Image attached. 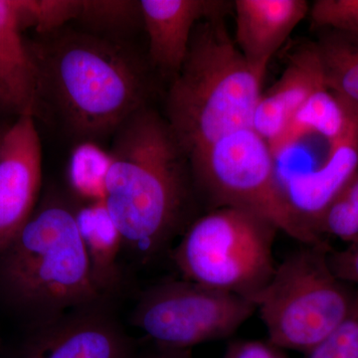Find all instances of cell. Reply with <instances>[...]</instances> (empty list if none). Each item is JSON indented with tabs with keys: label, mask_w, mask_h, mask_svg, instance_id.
Instances as JSON below:
<instances>
[{
	"label": "cell",
	"mask_w": 358,
	"mask_h": 358,
	"mask_svg": "<svg viewBox=\"0 0 358 358\" xmlns=\"http://www.w3.org/2000/svg\"><path fill=\"white\" fill-rule=\"evenodd\" d=\"M47 36L30 46L38 71L36 115L48 110L71 138L95 143L147 107L145 67L126 47L94 33Z\"/></svg>",
	"instance_id": "cell-1"
},
{
	"label": "cell",
	"mask_w": 358,
	"mask_h": 358,
	"mask_svg": "<svg viewBox=\"0 0 358 358\" xmlns=\"http://www.w3.org/2000/svg\"><path fill=\"white\" fill-rule=\"evenodd\" d=\"M109 155L103 202L124 246L150 258L179 222L188 160L166 119L148 107L117 129Z\"/></svg>",
	"instance_id": "cell-2"
},
{
	"label": "cell",
	"mask_w": 358,
	"mask_h": 358,
	"mask_svg": "<svg viewBox=\"0 0 358 358\" xmlns=\"http://www.w3.org/2000/svg\"><path fill=\"white\" fill-rule=\"evenodd\" d=\"M224 17L199 22L166 98V121L188 162L239 129L252 128L265 74L231 38Z\"/></svg>",
	"instance_id": "cell-3"
},
{
	"label": "cell",
	"mask_w": 358,
	"mask_h": 358,
	"mask_svg": "<svg viewBox=\"0 0 358 358\" xmlns=\"http://www.w3.org/2000/svg\"><path fill=\"white\" fill-rule=\"evenodd\" d=\"M0 292L29 320L30 329L103 300L75 211L59 201L44 203L0 253Z\"/></svg>",
	"instance_id": "cell-4"
},
{
	"label": "cell",
	"mask_w": 358,
	"mask_h": 358,
	"mask_svg": "<svg viewBox=\"0 0 358 358\" xmlns=\"http://www.w3.org/2000/svg\"><path fill=\"white\" fill-rule=\"evenodd\" d=\"M329 251L324 243L291 254L254 300L275 348L308 353L357 307V289L334 275Z\"/></svg>",
	"instance_id": "cell-5"
},
{
	"label": "cell",
	"mask_w": 358,
	"mask_h": 358,
	"mask_svg": "<svg viewBox=\"0 0 358 358\" xmlns=\"http://www.w3.org/2000/svg\"><path fill=\"white\" fill-rule=\"evenodd\" d=\"M277 231L252 212L217 207L188 228L174 250V263L185 280L254 303L277 267Z\"/></svg>",
	"instance_id": "cell-6"
},
{
	"label": "cell",
	"mask_w": 358,
	"mask_h": 358,
	"mask_svg": "<svg viewBox=\"0 0 358 358\" xmlns=\"http://www.w3.org/2000/svg\"><path fill=\"white\" fill-rule=\"evenodd\" d=\"M275 160L268 143L246 128L223 136L189 164L197 183L218 207L252 212L301 244H324L292 209Z\"/></svg>",
	"instance_id": "cell-7"
},
{
	"label": "cell",
	"mask_w": 358,
	"mask_h": 358,
	"mask_svg": "<svg viewBox=\"0 0 358 358\" xmlns=\"http://www.w3.org/2000/svg\"><path fill=\"white\" fill-rule=\"evenodd\" d=\"M257 310L253 301L182 280L159 282L143 292L131 324L155 346L189 350L232 336Z\"/></svg>",
	"instance_id": "cell-8"
},
{
	"label": "cell",
	"mask_w": 358,
	"mask_h": 358,
	"mask_svg": "<svg viewBox=\"0 0 358 358\" xmlns=\"http://www.w3.org/2000/svg\"><path fill=\"white\" fill-rule=\"evenodd\" d=\"M110 300L30 329L17 358H136V343L113 312Z\"/></svg>",
	"instance_id": "cell-9"
},
{
	"label": "cell",
	"mask_w": 358,
	"mask_h": 358,
	"mask_svg": "<svg viewBox=\"0 0 358 358\" xmlns=\"http://www.w3.org/2000/svg\"><path fill=\"white\" fill-rule=\"evenodd\" d=\"M42 148L35 117L21 115L0 148V253L34 212L41 185Z\"/></svg>",
	"instance_id": "cell-10"
},
{
	"label": "cell",
	"mask_w": 358,
	"mask_h": 358,
	"mask_svg": "<svg viewBox=\"0 0 358 358\" xmlns=\"http://www.w3.org/2000/svg\"><path fill=\"white\" fill-rule=\"evenodd\" d=\"M350 107L348 127L329 143V155L322 166L278 176L292 209L315 234L320 215L358 173V109Z\"/></svg>",
	"instance_id": "cell-11"
},
{
	"label": "cell",
	"mask_w": 358,
	"mask_h": 358,
	"mask_svg": "<svg viewBox=\"0 0 358 358\" xmlns=\"http://www.w3.org/2000/svg\"><path fill=\"white\" fill-rule=\"evenodd\" d=\"M150 62L173 75L180 70L199 22L225 17L233 2L222 0H141Z\"/></svg>",
	"instance_id": "cell-12"
},
{
	"label": "cell",
	"mask_w": 358,
	"mask_h": 358,
	"mask_svg": "<svg viewBox=\"0 0 358 358\" xmlns=\"http://www.w3.org/2000/svg\"><path fill=\"white\" fill-rule=\"evenodd\" d=\"M326 88L324 70L315 43L303 45L289 58L279 81L261 96L252 128L270 148L281 138L303 103Z\"/></svg>",
	"instance_id": "cell-13"
},
{
	"label": "cell",
	"mask_w": 358,
	"mask_h": 358,
	"mask_svg": "<svg viewBox=\"0 0 358 358\" xmlns=\"http://www.w3.org/2000/svg\"><path fill=\"white\" fill-rule=\"evenodd\" d=\"M233 11L238 49L254 69L265 74L275 52L310 13V6L305 0H236Z\"/></svg>",
	"instance_id": "cell-14"
},
{
	"label": "cell",
	"mask_w": 358,
	"mask_h": 358,
	"mask_svg": "<svg viewBox=\"0 0 358 358\" xmlns=\"http://www.w3.org/2000/svg\"><path fill=\"white\" fill-rule=\"evenodd\" d=\"M21 32L16 0H0V113L35 117L38 71Z\"/></svg>",
	"instance_id": "cell-15"
},
{
	"label": "cell",
	"mask_w": 358,
	"mask_h": 358,
	"mask_svg": "<svg viewBox=\"0 0 358 358\" xmlns=\"http://www.w3.org/2000/svg\"><path fill=\"white\" fill-rule=\"evenodd\" d=\"M75 215L96 284L113 298L122 285V272L117 262L124 246L121 234L103 200L78 209Z\"/></svg>",
	"instance_id": "cell-16"
},
{
	"label": "cell",
	"mask_w": 358,
	"mask_h": 358,
	"mask_svg": "<svg viewBox=\"0 0 358 358\" xmlns=\"http://www.w3.org/2000/svg\"><path fill=\"white\" fill-rule=\"evenodd\" d=\"M350 106L329 89H322L303 103L289 122L288 128L272 147L274 159L284 154L306 136L320 134L331 143L338 138L350 119Z\"/></svg>",
	"instance_id": "cell-17"
},
{
	"label": "cell",
	"mask_w": 358,
	"mask_h": 358,
	"mask_svg": "<svg viewBox=\"0 0 358 358\" xmlns=\"http://www.w3.org/2000/svg\"><path fill=\"white\" fill-rule=\"evenodd\" d=\"M315 45L327 88L358 109V37L329 30Z\"/></svg>",
	"instance_id": "cell-18"
},
{
	"label": "cell",
	"mask_w": 358,
	"mask_h": 358,
	"mask_svg": "<svg viewBox=\"0 0 358 358\" xmlns=\"http://www.w3.org/2000/svg\"><path fill=\"white\" fill-rule=\"evenodd\" d=\"M110 166L109 152L92 141L78 143L71 155L68 178L71 187L91 202L103 201Z\"/></svg>",
	"instance_id": "cell-19"
},
{
	"label": "cell",
	"mask_w": 358,
	"mask_h": 358,
	"mask_svg": "<svg viewBox=\"0 0 358 358\" xmlns=\"http://www.w3.org/2000/svg\"><path fill=\"white\" fill-rule=\"evenodd\" d=\"M77 20L95 32L117 34L143 24L141 2L134 0H81Z\"/></svg>",
	"instance_id": "cell-20"
},
{
	"label": "cell",
	"mask_w": 358,
	"mask_h": 358,
	"mask_svg": "<svg viewBox=\"0 0 358 358\" xmlns=\"http://www.w3.org/2000/svg\"><path fill=\"white\" fill-rule=\"evenodd\" d=\"M315 232L350 243L358 241V173L320 215Z\"/></svg>",
	"instance_id": "cell-21"
},
{
	"label": "cell",
	"mask_w": 358,
	"mask_h": 358,
	"mask_svg": "<svg viewBox=\"0 0 358 358\" xmlns=\"http://www.w3.org/2000/svg\"><path fill=\"white\" fill-rule=\"evenodd\" d=\"M21 28L34 27L40 34L58 31L77 20L81 0H16Z\"/></svg>",
	"instance_id": "cell-22"
},
{
	"label": "cell",
	"mask_w": 358,
	"mask_h": 358,
	"mask_svg": "<svg viewBox=\"0 0 358 358\" xmlns=\"http://www.w3.org/2000/svg\"><path fill=\"white\" fill-rule=\"evenodd\" d=\"M308 13L317 28L358 37V0H317Z\"/></svg>",
	"instance_id": "cell-23"
},
{
	"label": "cell",
	"mask_w": 358,
	"mask_h": 358,
	"mask_svg": "<svg viewBox=\"0 0 358 358\" xmlns=\"http://www.w3.org/2000/svg\"><path fill=\"white\" fill-rule=\"evenodd\" d=\"M307 355V358H358V305L338 329Z\"/></svg>",
	"instance_id": "cell-24"
},
{
	"label": "cell",
	"mask_w": 358,
	"mask_h": 358,
	"mask_svg": "<svg viewBox=\"0 0 358 358\" xmlns=\"http://www.w3.org/2000/svg\"><path fill=\"white\" fill-rule=\"evenodd\" d=\"M327 260L338 279L358 287V241L343 251L329 250Z\"/></svg>",
	"instance_id": "cell-25"
},
{
	"label": "cell",
	"mask_w": 358,
	"mask_h": 358,
	"mask_svg": "<svg viewBox=\"0 0 358 358\" xmlns=\"http://www.w3.org/2000/svg\"><path fill=\"white\" fill-rule=\"evenodd\" d=\"M136 358H192L189 350H169L155 346V350L150 352H138Z\"/></svg>",
	"instance_id": "cell-26"
},
{
	"label": "cell",
	"mask_w": 358,
	"mask_h": 358,
	"mask_svg": "<svg viewBox=\"0 0 358 358\" xmlns=\"http://www.w3.org/2000/svg\"><path fill=\"white\" fill-rule=\"evenodd\" d=\"M4 133H2L1 129H0V148H1L2 140H3Z\"/></svg>",
	"instance_id": "cell-27"
}]
</instances>
